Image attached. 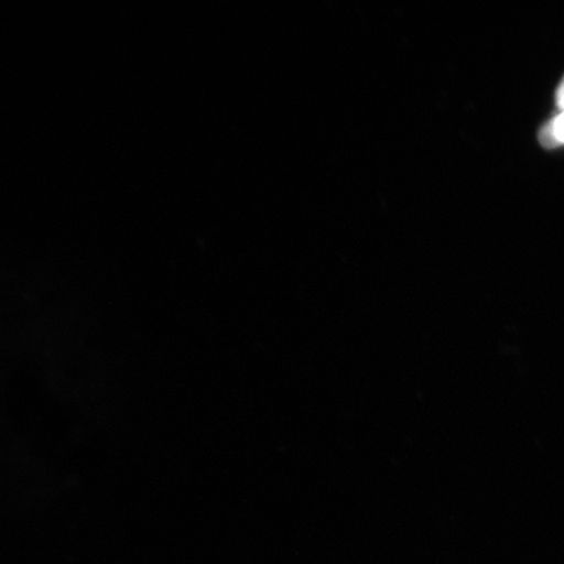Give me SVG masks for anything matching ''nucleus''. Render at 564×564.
Listing matches in <instances>:
<instances>
[{
	"mask_svg": "<svg viewBox=\"0 0 564 564\" xmlns=\"http://www.w3.org/2000/svg\"><path fill=\"white\" fill-rule=\"evenodd\" d=\"M556 104H558L562 112L555 117L552 122L542 127L540 132L541 144L545 148H555L564 144V79L556 90Z\"/></svg>",
	"mask_w": 564,
	"mask_h": 564,
	"instance_id": "obj_1",
	"label": "nucleus"
}]
</instances>
